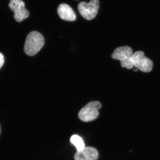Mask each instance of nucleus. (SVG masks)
Instances as JSON below:
<instances>
[{
    "label": "nucleus",
    "mask_w": 160,
    "mask_h": 160,
    "mask_svg": "<svg viewBox=\"0 0 160 160\" xmlns=\"http://www.w3.org/2000/svg\"><path fill=\"white\" fill-rule=\"evenodd\" d=\"M132 55L133 52L131 47L125 46L115 49L111 57L114 59L119 60L122 68L130 69L134 67L132 62Z\"/></svg>",
    "instance_id": "2"
},
{
    "label": "nucleus",
    "mask_w": 160,
    "mask_h": 160,
    "mask_svg": "<svg viewBox=\"0 0 160 160\" xmlns=\"http://www.w3.org/2000/svg\"><path fill=\"white\" fill-rule=\"evenodd\" d=\"M45 44V39L42 34L37 31L31 32L26 38L24 51L27 55L33 56L42 49Z\"/></svg>",
    "instance_id": "1"
},
{
    "label": "nucleus",
    "mask_w": 160,
    "mask_h": 160,
    "mask_svg": "<svg viewBox=\"0 0 160 160\" xmlns=\"http://www.w3.org/2000/svg\"><path fill=\"white\" fill-rule=\"evenodd\" d=\"M9 6V9L14 12V18L17 22H22L29 17V11L22 0H10Z\"/></svg>",
    "instance_id": "6"
},
{
    "label": "nucleus",
    "mask_w": 160,
    "mask_h": 160,
    "mask_svg": "<svg viewBox=\"0 0 160 160\" xmlns=\"http://www.w3.org/2000/svg\"><path fill=\"white\" fill-rule=\"evenodd\" d=\"M132 62L133 67L142 72H150L153 68L152 61L146 57L142 51H138L133 53Z\"/></svg>",
    "instance_id": "5"
},
{
    "label": "nucleus",
    "mask_w": 160,
    "mask_h": 160,
    "mask_svg": "<svg viewBox=\"0 0 160 160\" xmlns=\"http://www.w3.org/2000/svg\"><path fill=\"white\" fill-rule=\"evenodd\" d=\"M1 127H0V134H1Z\"/></svg>",
    "instance_id": "11"
},
{
    "label": "nucleus",
    "mask_w": 160,
    "mask_h": 160,
    "mask_svg": "<svg viewBox=\"0 0 160 160\" xmlns=\"http://www.w3.org/2000/svg\"><path fill=\"white\" fill-rule=\"evenodd\" d=\"M102 107L99 102H91L88 103L78 113V117L84 122H89L96 119L99 116L98 109Z\"/></svg>",
    "instance_id": "3"
},
{
    "label": "nucleus",
    "mask_w": 160,
    "mask_h": 160,
    "mask_svg": "<svg viewBox=\"0 0 160 160\" xmlns=\"http://www.w3.org/2000/svg\"><path fill=\"white\" fill-rule=\"evenodd\" d=\"M70 142L76 147L78 151H81L85 148V143L82 138L78 135H72L70 138Z\"/></svg>",
    "instance_id": "9"
},
{
    "label": "nucleus",
    "mask_w": 160,
    "mask_h": 160,
    "mask_svg": "<svg viewBox=\"0 0 160 160\" xmlns=\"http://www.w3.org/2000/svg\"><path fill=\"white\" fill-rule=\"evenodd\" d=\"M99 5L98 0H91L89 3L82 2L78 5V10L85 19L91 20L97 14Z\"/></svg>",
    "instance_id": "4"
},
{
    "label": "nucleus",
    "mask_w": 160,
    "mask_h": 160,
    "mask_svg": "<svg viewBox=\"0 0 160 160\" xmlns=\"http://www.w3.org/2000/svg\"><path fill=\"white\" fill-rule=\"evenodd\" d=\"M4 62H5V59H4V56L0 52V69L3 66Z\"/></svg>",
    "instance_id": "10"
},
{
    "label": "nucleus",
    "mask_w": 160,
    "mask_h": 160,
    "mask_svg": "<svg viewBox=\"0 0 160 160\" xmlns=\"http://www.w3.org/2000/svg\"><path fill=\"white\" fill-rule=\"evenodd\" d=\"M58 12L60 18L65 21L73 22L76 19V15L74 12L69 5L62 4L58 8Z\"/></svg>",
    "instance_id": "8"
},
{
    "label": "nucleus",
    "mask_w": 160,
    "mask_h": 160,
    "mask_svg": "<svg viewBox=\"0 0 160 160\" xmlns=\"http://www.w3.org/2000/svg\"><path fill=\"white\" fill-rule=\"evenodd\" d=\"M98 158L97 150L91 147H85L81 151H77L74 156L75 160H97Z\"/></svg>",
    "instance_id": "7"
}]
</instances>
